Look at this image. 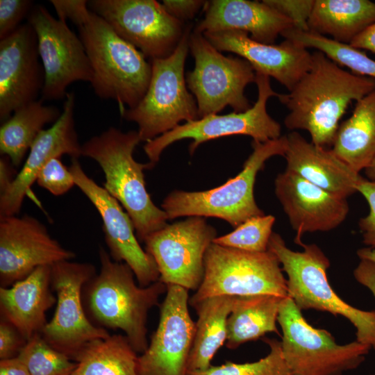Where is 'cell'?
Instances as JSON below:
<instances>
[{
	"mask_svg": "<svg viewBox=\"0 0 375 375\" xmlns=\"http://www.w3.org/2000/svg\"><path fill=\"white\" fill-rule=\"evenodd\" d=\"M27 340L16 327L1 317L0 322V358H15L26 344Z\"/></svg>",
	"mask_w": 375,
	"mask_h": 375,
	"instance_id": "40",
	"label": "cell"
},
{
	"mask_svg": "<svg viewBox=\"0 0 375 375\" xmlns=\"http://www.w3.org/2000/svg\"><path fill=\"white\" fill-rule=\"evenodd\" d=\"M60 115L57 107L44 105L42 99L19 108L1 124V154L7 156L14 167H19L44 126L53 124Z\"/></svg>",
	"mask_w": 375,
	"mask_h": 375,
	"instance_id": "30",
	"label": "cell"
},
{
	"mask_svg": "<svg viewBox=\"0 0 375 375\" xmlns=\"http://www.w3.org/2000/svg\"><path fill=\"white\" fill-rule=\"evenodd\" d=\"M50 2L58 19L65 22L69 19L74 23L84 10L88 8V1L85 0H51Z\"/></svg>",
	"mask_w": 375,
	"mask_h": 375,
	"instance_id": "42",
	"label": "cell"
},
{
	"mask_svg": "<svg viewBox=\"0 0 375 375\" xmlns=\"http://www.w3.org/2000/svg\"><path fill=\"white\" fill-rule=\"evenodd\" d=\"M99 253V273L84 286L88 312L99 327L122 330L133 349L142 353L149 344V311L166 293L167 285L158 281L141 287L135 283L128 265L113 260L103 248Z\"/></svg>",
	"mask_w": 375,
	"mask_h": 375,
	"instance_id": "4",
	"label": "cell"
},
{
	"mask_svg": "<svg viewBox=\"0 0 375 375\" xmlns=\"http://www.w3.org/2000/svg\"><path fill=\"white\" fill-rule=\"evenodd\" d=\"M30 0H0V40L14 33L33 7Z\"/></svg>",
	"mask_w": 375,
	"mask_h": 375,
	"instance_id": "37",
	"label": "cell"
},
{
	"mask_svg": "<svg viewBox=\"0 0 375 375\" xmlns=\"http://www.w3.org/2000/svg\"><path fill=\"white\" fill-rule=\"evenodd\" d=\"M216 238V229L206 217L191 216L167 224L144 242L156 262L159 281L196 291L204 276L205 254Z\"/></svg>",
	"mask_w": 375,
	"mask_h": 375,
	"instance_id": "14",
	"label": "cell"
},
{
	"mask_svg": "<svg viewBox=\"0 0 375 375\" xmlns=\"http://www.w3.org/2000/svg\"><path fill=\"white\" fill-rule=\"evenodd\" d=\"M353 276L355 279L368 288L375 297V265L369 260L360 259L353 271Z\"/></svg>",
	"mask_w": 375,
	"mask_h": 375,
	"instance_id": "43",
	"label": "cell"
},
{
	"mask_svg": "<svg viewBox=\"0 0 375 375\" xmlns=\"http://www.w3.org/2000/svg\"><path fill=\"white\" fill-rule=\"evenodd\" d=\"M0 375H31L26 367L17 358L1 360Z\"/></svg>",
	"mask_w": 375,
	"mask_h": 375,
	"instance_id": "46",
	"label": "cell"
},
{
	"mask_svg": "<svg viewBox=\"0 0 375 375\" xmlns=\"http://www.w3.org/2000/svg\"><path fill=\"white\" fill-rule=\"evenodd\" d=\"M274 222L272 215L252 217L232 232L217 237L212 243L249 252L267 251Z\"/></svg>",
	"mask_w": 375,
	"mask_h": 375,
	"instance_id": "34",
	"label": "cell"
},
{
	"mask_svg": "<svg viewBox=\"0 0 375 375\" xmlns=\"http://www.w3.org/2000/svg\"><path fill=\"white\" fill-rule=\"evenodd\" d=\"M88 5L150 60L170 56L187 28L156 0H92Z\"/></svg>",
	"mask_w": 375,
	"mask_h": 375,
	"instance_id": "12",
	"label": "cell"
},
{
	"mask_svg": "<svg viewBox=\"0 0 375 375\" xmlns=\"http://www.w3.org/2000/svg\"><path fill=\"white\" fill-rule=\"evenodd\" d=\"M281 266L269 250L249 252L212 243L204 256L203 281L189 303L193 307L205 299L221 295L286 297L287 279Z\"/></svg>",
	"mask_w": 375,
	"mask_h": 375,
	"instance_id": "8",
	"label": "cell"
},
{
	"mask_svg": "<svg viewBox=\"0 0 375 375\" xmlns=\"http://www.w3.org/2000/svg\"><path fill=\"white\" fill-rule=\"evenodd\" d=\"M281 36L306 49L312 48L323 52L339 65L350 69L353 73L375 79V60L360 49L339 43L326 36L294 28L284 31Z\"/></svg>",
	"mask_w": 375,
	"mask_h": 375,
	"instance_id": "32",
	"label": "cell"
},
{
	"mask_svg": "<svg viewBox=\"0 0 375 375\" xmlns=\"http://www.w3.org/2000/svg\"><path fill=\"white\" fill-rule=\"evenodd\" d=\"M275 194L296 232L295 243L303 244L306 233L326 232L347 218V198L324 190L285 169L274 181Z\"/></svg>",
	"mask_w": 375,
	"mask_h": 375,
	"instance_id": "20",
	"label": "cell"
},
{
	"mask_svg": "<svg viewBox=\"0 0 375 375\" xmlns=\"http://www.w3.org/2000/svg\"><path fill=\"white\" fill-rule=\"evenodd\" d=\"M141 142L138 131L123 132L110 127L81 146V156L95 160L102 169L104 188L131 217L138 240L167 226V213L152 201L146 189L144 170L150 163H140L133 151Z\"/></svg>",
	"mask_w": 375,
	"mask_h": 375,
	"instance_id": "3",
	"label": "cell"
},
{
	"mask_svg": "<svg viewBox=\"0 0 375 375\" xmlns=\"http://www.w3.org/2000/svg\"><path fill=\"white\" fill-rule=\"evenodd\" d=\"M95 275L90 263L64 260L51 265V286L57 299L54 315L40 333L53 348L74 358L88 343L108 338V331L86 315L81 292Z\"/></svg>",
	"mask_w": 375,
	"mask_h": 375,
	"instance_id": "13",
	"label": "cell"
},
{
	"mask_svg": "<svg viewBox=\"0 0 375 375\" xmlns=\"http://www.w3.org/2000/svg\"><path fill=\"white\" fill-rule=\"evenodd\" d=\"M188 291L178 285H167L156 330L147 349L138 356V375H188L195 333Z\"/></svg>",
	"mask_w": 375,
	"mask_h": 375,
	"instance_id": "16",
	"label": "cell"
},
{
	"mask_svg": "<svg viewBox=\"0 0 375 375\" xmlns=\"http://www.w3.org/2000/svg\"><path fill=\"white\" fill-rule=\"evenodd\" d=\"M10 159L5 155L0 158V194L4 193L11 185L17 174Z\"/></svg>",
	"mask_w": 375,
	"mask_h": 375,
	"instance_id": "44",
	"label": "cell"
},
{
	"mask_svg": "<svg viewBox=\"0 0 375 375\" xmlns=\"http://www.w3.org/2000/svg\"><path fill=\"white\" fill-rule=\"evenodd\" d=\"M74 359L76 366L72 375H138V356L122 335L93 340Z\"/></svg>",
	"mask_w": 375,
	"mask_h": 375,
	"instance_id": "31",
	"label": "cell"
},
{
	"mask_svg": "<svg viewBox=\"0 0 375 375\" xmlns=\"http://www.w3.org/2000/svg\"><path fill=\"white\" fill-rule=\"evenodd\" d=\"M357 192L363 196L369 208V213L358 222L362 242L375 249V181L364 178L358 185Z\"/></svg>",
	"mask_w": 375,
	"mask_h": 375,
	"instance_id": "39",
	"label": "cell"
},
{
	"mask_svg": "<svg viewBox=\"0 0 375 375\" xmlns=\"http://www.w3.org/2000/svg\"><path fill=\"white\" fill-rule=\"evenodd\" d=\"M349 45L375 54V23L356 37Z\"/></svg>",
	"mask_w": 375,
	"mask_h": 375,
	"instance_id": "45",
	"label": "cell"
},
{
	"mask_svg": "<svg viewBox=\"0 0 375 375\" xmlns=\"http://www.w3.org/2000/svg\"><path fill=\"white\" fill-rule=\"evenodd\" d=\"M74 94L67 92L60 117L38 135L12 183L0 194V217L19 213L39 172L51 159L65 154L71 158L78 159L81 156L82 144L78 139L74 119Z\"/></svg>",
	"mask_w": 375,
	"mask_h": 375,
	"instance_id": "21",
	"label": "cell"
},
{
	"mask_svg": "<svg viewBox=\"0 0 375 375\" xmlns=\"http://www.w3.org/2000/svg\"><path fill=\"white\" fill-rule=\"evenodd\" d=\"M375 23V2L369 0H315L309 31L349 44Z\"/></svg>",
	"mask_w": 375,
	"mask_h": 375,
	"instance_id": "26",
	"label": "cell"
},
{
	"mask_svg": "<svg viewBox=\"0 0 375 375\" xmlns=\"http://www.w3.org/2000/svg\"><path fill=\"white\" fill-rule=\"evenodd\" d=\"M258 98L252 107L242 112L210 115L179 124L172 130L145 143L144 151L153 166L169 145L183 139H191L189 152L192 155L198 147L208 140L236 135L250 136L253 141L265 142L281 136V124L267 112V103L278 97L272 88L269 77L256 72Z\"/></svg>",
	"mask_w": 375,
	"mask_h": 375,
	"instance_id": "11",
	"label": "cell"
},
{
	"mask_svg": "<svg viewBox=\"0 0 375 375\" xmlns=\"http://www.w3.org/2000/svg\"><path fill=\"white\" fill-rule=\"evenodd\" d=\"M269 347V353L251 362H226L211 365L203 370L188 372V375H291L283 356L281 342L276 339H265Z\"/></svg>",
	"mask_w": 375,
	"mask_h": 375,
	"instance_id": "35",
	"label": "cell"
},
{
	"mask_svg": "<svg viewBox=\"0 0 375 375\" xmlns=\"http://www.w3.org/2000/svg\"><path fill=\"white\" fill-rule=\"evenodd\" d=\"M363 171L367 180L375 181V158Z\"/></svg>",
	"mask_w": 375,
	"mask_h": 375,
	"instance_id": "48",
	"label": "cell"
},
{
	"mask_svg": "<svg viewBox=\"0 0 375 375\" xmlns=\"http://www.w3.org/2000/svg\"><path fill=\"white\" fill-rule=\"evenodd\" d=\"M263 1L288 18L293 28L308 31V22L315 0H263Z\"/></svg>",
	"mask_w": 375,
	"mask_h": 375,
	"instance_id": "38",
	"label": "cell"
},
{
	"mask_svg": "<svg viewBox=\"0 0 375 375\" xmlns=\"http://www.w3.org/2000/svg\"><path fill=\"white\" fill-rule=\"evenodd\" d=\"M38 40L33 28L22 24L0 40V121L38 100L44 84Z\"/></svg>",
	"mask_w": 375,
	"mask_h": 375,
	"instance_id": "19",
	"label": "cell"
},
{
	"mask_svg": "<svg viewBox=\"0 0 375 375\" xmlns=\"http://www.w3.org/2000/svg\"><path fill=\"white\" fill-rule=\"evenodd\" d=\"M31 375H72L76 362L51 346L40 333H35L17 356Z\"/></svg>",
	"mask_w": 375,
	"mask_h": 375,
	"instance_id": "33",
	"label": "cell"
},
{
	"mask_svg": "<svg viewBox=\"0 0 375 375\" xmlns=\"http://www.w3.org/2000/svg\"><path fill=\"white\" fill-rule=\"evenodd\" d=\"M331 149L360 173L375 158V90L356 101L338 129Z\"/></svg>",
	"mask_w": 375,
	"mask_h": 375,
	"instance_id": "27",
	"label": "cell"
},
{
	"mask_svg": "<svg viewBox=\"0 0 375 375\" xmlns=\"http://www.w3.org/2000/svg\"><path fill=\"white\" fill-rule=\"evenodd\" d=\"M27 22L35 32L44 72L43 101L65 99L67 87L74 82L91 83L93 72L84 45L65 22L38 4L31 10Z\"/></svg>",
	"mask_w": 375,
	"mask_h": 375,
	"instance_id": "15",
	"label": "cell"
},
{
	"mask_svg": "<svg viewBox=\"0 0 375 375\" xmlns=\"http://www.w3.org/2000/svg\"><path fill=\"white\" fill-rule=\"evenodd\" d=\"M69 169L75 185L94 206L101 217L111 258L128 265L141 287L159 281L156 262L140 245L133 222L122 205L103 187L88 176L77 158H72Z\"/></svg>",
	"mask_w": 375,
	"mask_h": 375,
	"instance_id": "17",
	"label": "cell"
},
{
	"mask_svg": "<svg viewBox=\"0 0 375 375\" xmlns=\"http://www.w3.org/2000/svg\"><path fill=\"white\" fill-rule=\"evenodd\" d=\"M251 146L253 151L241 172L223 185L205 191L171 192L161 204L169 220L191 216L216 217L236 228L252 217L264 215L254 197L256 176L270 158L285 156L287 136L265 142L253 141Z\"/></svg>",
	"mask_w": 375,
	"mask_h": 375,
	"instance_id": "6",
	"label": "cell"
},
{
	"mask_svg": "<svg viewBox=\"0 0 375 375\" xmlns=\"http://www.w3.org/2000/svg\"><path fill=\"white\" fill-rule=\"evenodd\" d=\"M237 297L221 295L209 297L195 304L198 319L188 360V372L203 370L227 338V319Z\"/></svg>",
	"mask_w": 375,
	"mask_h": 375,
	"instance_id": "28",
	"label": "cell"
},
{
	"mask_svg": "<svg viewBox=\"0 0 375 375\" xmlns=\"http://www.w3.org/2000/svg\"><path fill=\"white\" fill-rule=\"evenodd\" d=\"M36 182L56 196L65 194L76 185L71 172L62 163L60 158L51 159L42 167Z\"/></svg>",
	"mask_w": 375,
	"mask_h": 375,
	"instance_id": "36",
	"label": "cell"
},
{
	"mask_svg": "<svg viewBox=\"0 0 375 375\" xmlns=\"http://www.w3.org/2000/svg\"><path fill=\"white\" fill-rule=\"evenodd\" d=\"M75 256L53 239L38 219L28 215L0 217L1 287H10L38 267Z\"/></svg>",
	"mask_w": 375,
	"mask_h": 375,
	"instance_id": "18",
	"label": "cell"
},
{
	"mask_svg": "<svg viewBox=\"0 0 375 375\" xmlns=\"http://www.w3.org/2000/svg\"><path fill=\"white\" fill-rule=\"evenodd\" d=\"M283 356L291 375H341L365 360L370 346L354 341L338 344L331 334L308 324L289 297L279 306Z\"/></svg>",
	"mask_w": 375,
	"mask_h": 375,
	"instance_id": "9",
	"label": "cell"
},
{
	"mask_svg": "<svg viewBox=\"0 0 375 375\" xmlns=\"http://www.w3.org/2000/svg\"><path fill=\"white\" fill-rule=\"evenodd\" d=\"M303 251L288 248L273 232L268 244L287 274L288 295L301 310L315 309L347 319L356 329V341L375 349V310L356 308L342 299L330 285V261L315 244H301Z\"/></svg>",
	"mask_w": 375,
	"mask_h": 375,
	"instance_id": "5",
	"label": "cell"
},
{
	"mask_svg": "<svg viewBox=\"0 0 375 375\" xmlns=\"http://www.w3.org/2000/svg\"><path fill=\"white\" fill-rule=\"evenodd\" d=\"M374 90V78L349 72L316 50L307 72L288 94L277 98L289 110L285 127L305 130L311 142L326 147H332L348 106Z\"/></svg>",
	"mask_w": 375,
	"mask_h": 375,
	"instance_id": "1",
	"label": "cell"
},
{
	"mask_svg": "<svg viewBox=\"0 0 375 375\" xmlns=\"http://www.w3.org/2000/svg\"><path fill=\"white\" fill-rule=\"evenodd\" d=\"M203 35L221 52L237 54L247 60L256 72L274 78L288 91L311 65L312 53L288 40L279 44H264L252 40L247 33L237 30Z\"/></svg>",
	"mask_w": 375,
	"mask_h": 375,
	"instance_id": "22",
	"label": "cell"
},
{
	"mask_svg": "<svg viewBox=\"0 0 375 375\" xmlns=\"http://www.w3.org/2000/svg\"><path fill=\"white\" fill-rule=\"evenodd\" d=\"M285 169L310 183L347 198L365 178L333 151L308 142L297 131L287 135Z\"/></svg>",
	"mask_w": 375,
	"mask_h": 375,
	"instance_id": "24",
	"label": "cell"
},
{
	"mask_svg": "<svg viewBox=\"0 0 375 375\" xmlns=\"http://www.w3.org/2000/svg\"><path fill=\"white\" fill-rule=\"evenodd\" d=\"M357 255L360 259L369 260L375 265V249L370 247L359 249Z\"/></svg>",
	"mask_w": 375,
	"mask_h": 375,
	"instance_id": "47",
	"label": "cell"
},
{
	"mask_svg": "<svg viewBox=\"0 0 375 375\" xmlns=\"http://www.w3.org/2000/svg\"><path fill=\"white\" fill-rule=\"evenodd\" d=\"M203 18L193 31L204 33L237 30L257 42L272 44L291 28L292 22L263 1H206Z\"/></svg>",
	"mask_w": 375,
	"mask_h": 375,
	"instance_id": "23",
	"label": "cell"
},
{
	"mask_svg": "<svg viewBox=\"0 0 375 375\" xmlns=\"http://www.w3.org/2000/svg\"><path fill=\"white\" fill-rule=\"evenodd\" d=\"M192 31V26H187L170 56L150 60L151 75L144 96L134 108L120 113L126 121L138 124L141 142L155 139L178 126L181 121L198 119L197 101L187 88L185 76Z\"/></svg>",
	"mask_w": 375,
	"mask_h": 375,
	"instance_id": "7",
	"label": "cell"
},
{
	"mask_svg": "<svg viewBox=\"0 0 375 375\" xmlns=\"http://www.w3.org/2000/svg\"><path fill=\"white\" fill-rule=\"evenodd\" d=\"M74 24L91 65L90 84L96 95L116 101L120 113L134 108L148 88L151 62L89 8Z\"/></svg>",
	"mask_w": 375,
	"mask_h": 375,
	"instance_id": "2",
	"label": "cell"
},
{
	"mask_svg": "<svg viewBox=\"0 0 375 375\" xmlns=\"http://www.w3.org/2000/svg\"><path fill=\"white\" fill-rule=\"evenodd\" d=\"M51 266L36 268L10 287L0 288L1 317L8 320L28 341L47 324L46 312L57 301L51 292Z\"/></svg>",
	"mask_w": 375,
	"mask_h": 375,
	"instance_id": "25",
	"label": "cell"
},
{
	"mask_svg": "<svg viewBox=\"0 0 375 375\" xmlns=\"http://www.w3.org/2000/svg\"><path fill=\"white\" fill-rule=\"evenodd\" d=\"M189 49L194 58L186 83L198 108V119L217 114L226 106L233 112H244L252 107L244 94L245 88L255 83L256 72L240 56H226L203 34L192 31Z\"/></svg>",
	"mask_w": 375,
	"mask_h": 375,
	"instance_id": "10",
	"label": "cell"
},
{
	"mask_svg": "<svg viewBox=\"0 0 375 375\" xmlns=\"http://www.w3.org/2000/svg\"><path fill=\"white\" fill-rule=\"evenodd\" d=\"M203 0H163L162 4L166 11L173 17L185 22L192 19L199 10L205 6Z\"/></svg>",
	"mask_w": 375,
	"mask_h": 375,
	"instance_id": "41",
	"label": "cell"
},
{
	"mask_svg": "<svg viewBox=\"0 0 375 375\" xmlns=\"http://www.w3.org/2000/svg\"><path fill=\"white\" fill-rule=\"evenodd\" d=\"M283 298L269 294L237 297L227 319L226 347L235 349L267 333L280 335L276 322Z\"/></svg>",
	"mask_w": 375,
	"mask_h": 375,
	"instance_id": "29",
	"label": "cell"
}]
</instances>
